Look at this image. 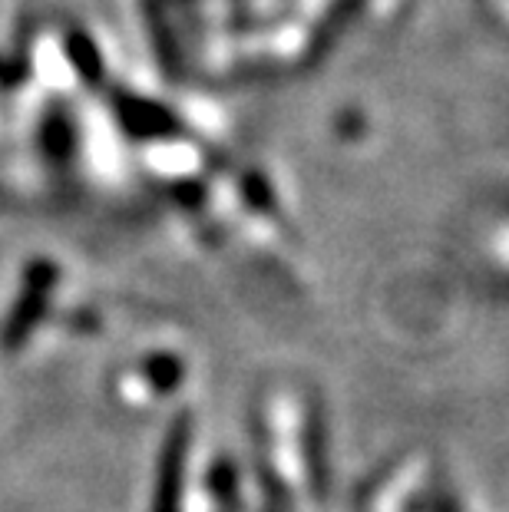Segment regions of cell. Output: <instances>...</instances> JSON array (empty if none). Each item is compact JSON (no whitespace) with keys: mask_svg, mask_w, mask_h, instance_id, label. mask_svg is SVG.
Segmentation results:
<instances>
[{"mask_svg":"<svg viewBox=\"0 0 509 512\" xmlns=\"http://www.w3.org/2000/svg\"><path fill=\"white\" fill-rule=\"evenodd\" d=\"M40 149L43 156L50 162H63L73 159V149H77V129H73V119L63 106H50L47 116H43V126H40Z\"/></svg>","mask_w":509,"mask_h":512,"instance_id":"obj_4","label":"cell"},{"mask_svg":"<svg viewBox=\"0 0 509 512\" xmlns=\"http://www.w3.org/2000/svg\"><path fill=\"white\" fill-rule=\"evenodd\" d=\"M67 53H70V60H73V67L80 70V76L90 86H100L103 83V57H100V50L93 47V40L86 37V34H70L67 37Z\"/></svg>","mask_w":509,"mask_h":512,"instance_id":"obj_5","label":"cell"},{"mask_svg":"<svg viewBox=\"0 0 509 512\" xmlns=\"http://www.w3.org/2000/svg\"><path fill=\"white\" fill-rule=\"evenodd\" d=\"M57 278L60 271L47 258H34L27 265L20 298L14 301V308L4 318V328H0V351L4 354H17L30 341V334H34V328L50 308V294L57 288Z\"/></svg>","mask_w":509,"mask_h":512,"instance_id":"obj_1","label":"cell"},{"mask_svg":"<svg viewBox=\"0 0 509 512\" xmlns=\"http://www.w3.org/2000/svg\"><path fill=\"white\" fill-rule=\"evenodd\" d=\"M113 106H116V116L123 119V126L133 136H172V133H179L176 116H172L169 110H162V106H156V103L116 93Z\"/></svg>","mask_w":509,"mask_h":512,"instance_id":"obj_3","label":"cell"},{"mask_svg":"<svg viewBox=\"0 0 509 512\" xmlns=\"http://www.w3.org/2000/svg\"><path fill=\"white\" fill-rule=\"evenodd\" d=\"M146 377H149V384H153V390H172L182 380V364L176 361V357H169V354H159V357H146Z\"/></svg>","mask_w":509,"mask_h":512,"instance_id":"obj_7","label":"cell"},{"mask_svg":"<svg viewBox=\"0 0 509 512\" xmlns=\"http://www.w3.org/2000/svg\"><path fill=\"white\" fill-rule=\"evenodd\" d=\"M364 7V0H334L328 17H324V24L318 30V43L321 47H328V43L338 37V30H344L357 17V10Z\"/></svg>","mask_w":509,"mask_h":512,"instance_id":"obj_6","label":"cell"},{"mask_svg":"<svg viewBox=\"0 0 509 512\" xmlns=\"http://www.w3.org/2000/svg\"><path fill=\"white\" fill-rule=\"evenodd\" d=\"M186 450H189V417H179L166 433L159 453V476L153 512H179L182 509V479H186Z\"/></svg>","mask_w":509,"mask_h":512,"instance_id":"obj_2","label":"cell"}]
</instances>
